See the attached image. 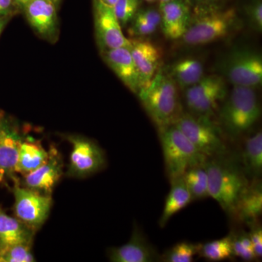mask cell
<instances>
[{
	"label": "cell",
	"mask_w": 262,
	"mask_h": 262,
	"mask_svg": "<svg viewBox=\"0 0 262 262\" xmlns=\"http://www.w3.org/2000/svg\"><path fill=\"white\" fill-rule=\"evenodd\" d=\"M137 95L160 130L173 125L180 116L177 84L168 71L160 68L149 84Z\"/></svg>",
	"instance_id": "1"
},
{
	"label": "cell",
	"mask_w": 262,
	"mask_h": 262,
	"mask_svg": "<svg viewBox=\"0 0 262 262\" xmlns=\"http://www.w3.org/2000/svg\"><path fill=\"white\" fill-rule=\"evenodd\" d=\"M206 167L209 196L224 211L234 214L239 198L248 185L244 172L234 164L219 159L206 160Z\"/></svg>",
	"instance_id": "2"
},
{
	"label": "cell",
	"mask_w": 262,
	"mask_h": 262,
	"mask_svg": "<svg viewBox=\"0 0 262 262\" xmlns=\"http://www.w3.org/2000/svg\"><path fill=\"white\" fill-rule=\"evenodd\" d=\"M160 130L165 169L170 182L182 177L188 169L208 160L174 125Z\"/></svg>",
	"instance_id": "3"
},
{
	"label": "cell",
	"mask_w": 262,
	"mask_h": 262,
	"mask_svg": "<svg viewBox=\"0 0 262 262\" xmlns=\"http://www.w3.org/2000/svg\"><path fill=\"white\" fill-rule=\"evenodd\" d=\"M221 120L229 134L237 136L251 129L259 119L261 108L251 88L234 86L221 110Z\"/></svg>",
	"instance_id": "4"
},
{
	"label": "cell",
	"mask_w": 262,
	"mask_h": 262,
	"mask_svg": "<svg viewBox=\"0 0 262 262\" xmlns=\"http://www.w3.org/2000/svg\"><path fill=\"white\" fill-rule=\"evenodd\" d=\"M234 10L213 12L196 19L181 38L188 46H203L225 37L236 24Z\"/></svg>",
	"instance_id": "5"
},
{
	"label": "cell",
	"mask_w": 262,
	"mask_h": 262,
	"mask_svg": "<svg viewBox=\"0 0 262 262\" xmlns=\"http://www.w3.org/2000/svg\"><path fill=\"white\" fill-rule=\"evenodd\" d=\"M203 117L198 118L191 115H180L173 125L207 158L222 155L225 152L226 146L220 131L207 120V117Z\"/></svg>",
	"instance_id": "6"
},
{
	"label": "cell",
	"mask_w": 262,
	"mask_h": 262,
	"mask_svg": "<svg viewBox=\"0 0 262 262\" xmlns=\"http://www.w3.org/2000/svg\"><path fill=\"white\" fill-rule=\"evenodd\" d=\"M221 70L233 86L254 89L261 84V56L251 50L232 52L222 63Z\"/></svg>",
	"instance_id": "7"
},
{
	"label": "cell",
	"mask_w": 262,
	"mask_h": 262,
	"mask_svg": "<svg viewBox=\"0 0 262 262\" xmlns=\"http://www.w3.org/2000/svg\"><path fill=\"white\" fill-rule=\"evenodd\" d=\"M65 137L72 146L67 172L68 177L84 178L99 171L106 165L104 152L94 141L80 136Z\"/></svg>",
	"instance_id": "8"
},
{
	"label": "cell",
	"mask_w": 262,
	"mask_h": 262,
	"mask_svg": "<svg viewBox=\"0 0 262 262\" xmlns=\"http://www.w3.org/2000/svg\"><path fill=\"white\" fill-rule=\"evenodd\" d=\"M13 193L15 216L34 231L37 230L50 214L53 205L51 194L20 187L17 182H15Z\"/></svg>",
	"instance_id": "9"
},
{
	"label": "cell",
	"mask_w": 262,
	"mask_h": 262,
	"mask_svg": "<svg viewBox=\"0 0 262 262\" xmlns=\"http://www.w3.org/2000/svg\"><path fill=\"white\" fill-rule=\"evenodd\" d=\"M94 24L96 38L103 51L129 47L130 42L122 32L113 7L103 0H94Z\"/></svg>",
	"instance_id": "10"
},
{
	"label": "cell",
	"mask_w": 262,
	"mask_h": 262,
	"mask_svg": "<svg viewBox=\"0 0 262 262\" xmlns=\"http://www.w3.org/2000/svg\"><path fill=\"white\" fill-rule=\"evenodd\" d=\"M23 139L13 123L0 117V185L14 179Z\"/></svg>",
	"instance_id": "11"
},
{
	"label": "cell",
	"mask_w": 262,
	"mask_h": 262,
	"mask_svg": "<svg viewBox=\"0 0 262 262\" xmlns=\"http://www.w3.org/2000/svg\"><path fill=\"white\" fill-rule=\"evenodd\" d=\"M26 17L38 35L49 42L58 36L56 5L51 0H31L24 8Z\"/></svg>",
	"instance_id": "12"
},
{
	"label": "cell",
	"mask_w": 262,
	"mask_h": 262,
	"mask_svg": "<svg viewBox=\"0 0 262 262\" xmlns=\"http://www.w3.org/2000/svg\"><path fill=\"white\" fill-rule=\"evenodd\" d=\"M129 50L141 81V89L152 80L160 68L162 53L160 48L147 39H129Z\"/></svg>",
	"instance_id": "13"
},
{
	"label": "cell",
	"mask_w": 262,
	"mask_h": 262,
	"mask_svg": "<svg viewBox=\"0 0 262 262\" xmlns=\"http://www.w3.org/2000/svg\"><path fill=\"white\" fill-rule=\"evenodd\" d=\"M47 161L36 170L24 176V187L50 194L63 174L61 155L54 147L49 150Z\"/></svg>",
	"instance_id": "14"
},
{
	"label": "cell",
	"mask_w": 262,
	"mask_h": 262,
	"mask_svg": "<svg viewBox=\"0 0 262 262\" xmlns=\"http://www.w3.org/2000/svg\"><path fill=\"white\" fill-rule=\"evenodd\" d=\"M103 58L108 67L123 84L134 94L141 89L140 75L129 47H121L103 51Z\"/></svg>",
	"instance_id": "15"
},
{
	"label": "cell",
	"mask_w": 262,
	"mask_h": 262,
	"mask_svg": "<svg viewBox=\"0 0 262 262\" xmlns=\"http://www.w3.org/2000/svg\"><path fill=\"white\" fill-rule=\"evenodd\" d=\"M160 24L165 37L170 39H181L189 25V10L179 0H172L160 5Z\"/></svg>",
	"instance_id": "16"
},
{
	"label": "cell",
	"mask_w": 262,
	"mask_h": 262,
	"mask_svg": "<svg viewBox=\"0 0 262 262\" xmlns=\"http://www.w3.org/2000/svg\"><path fill=\"white\" fill-rule=\"evenodd\" d=\"M108 256L113 262H151L156 261L158 255L154 248L135 229L127 244L111 248Z\"/></svg>",
	"instance_id": "17"
},
{
	"label": "cell",
	"mask_w": 262,
	"mask_h": 262,
	"mask_svg": "<svg viewBox=\"0 0 262 262\" xmlns=\"http://www.w3.org/2000/svg\"><path fill=\"white\" fill-rule=\"evenodd\" d=\"M34 235V229L0 208V255L15 245H32Z\"/></svg>",
	"instance_id": "18"
},
{
	"label": "cell",
	"mask_w": 262,
	"mask_h": 262,
	"mask_svg": "<svg viewBox=\"0 0 262 262\" xmlns=\"http://www.w3.org/2000/svg\"><path fill=\"white\" fill-rule=\"evenodd\" d=\"M48 157L49 151L39 141L24 139L19 149L16 173L24 176L30 173L46 163Z\"/></svg>",
	"instance_id": "19"
},
{
	"label": "cell",
	"mask_w": 262,
	"mask_h": 262,
	"mask_svg": "<svg viewBox=\"0 0 262 262\" xmlns=\"http://www.w3.org/2000/svg\"><path fill=\"white\" fill-rule=\"evenodd\" d=\"M262 213V190L259 182L247 187L239 198L235 213L239 220L249 224L256 222Z\"/></svg>",
	"instance_id": "20"
},
{
	"label": "cell",
	"mask_w": 262,
	"mask_h": 262,
	"mask_svg": "<svg viewBox=\"0 0 262 262\" xmlns=\"http://www.w3.org/2000/svg\"><path fill=\"white\" fill-rule=\"evenodd\" d=\"M192 201V196L182 177L172 182L171 189L165 200L163 213L160 218V227H165L171 217Z\"/></svg>",
	"instance_id": "21"
},
{
	"label": "cell",
	"mask_w": 262,
	"mask_h": 262,
	"mask_svg": "<svg viewBox=\"0 0 262 262\" xmlns=\"http://www.w3.org/2000/svg\"><path fill=\"white\" fill-rule=\"evenodd\" d=\"M176 84L187 89L204 77V70L201 61L196 58H187L176 62L168 71Z\"/></svg>",
	"instance_id": "22"
},
{
	"label": "cell",
	"mask_w": 262,
	"mask_h": 262,
	"mask_svg": "<svg viewBox=\"0 0 262 262\" xmlns=\"http://www.w3.org/2000/svg\"><path fill=\"white\" fill-rule=\"evenodd\" d=\"M242 162L246 173L259 177L262 171V134L258 131L245 142Z\"/></svg>",
	"instance_id": "23"
},
{
	"label": "cell",
	"mask_w": 262,
	"mask_h": 262,
	"mask_svg": "<svg viewBox=\"0 0 262 262\" xmlns=\"http://www.w3.org/2000/svg\"><path fill=\"white\" fill-rule=\"evenodd\" d=\"M182 179L190 192L192 201L209 196L206 163L188 169L183 175Z\"/></svg>",
	"instance_id": "24"
},
{
	"label": "cell",
	"mask_w": 262,
	"mask_h": 262,
	"mask_svg": "<svg viewBox=\"0 0 262 262\" xmlns=\"http://www.w3.org/2000/svg\"><path fill=\"white\" fill-rule=\"evenodd\" d=\"M199 254L208 261H219L233 257L232 236L228 235L220 239L201 245Z\"/></svg>",
	"instance_id": "25"
},
{
	"label": "cell",
	"mask_w": 262,
	"mask_h": 262,
	"mask_svg": "<svg viewBox=\"0 0 262 262\" xmlns=\"http://www.w3.org/2000/svg\"><path fill=\"white\" fill-rule=\"evenodd\" d=\"M224 84H225V81L220 76H204L201 80L186 90L185 100L188 108L192 106V105L203 96Z\"/></svg>",
	"instance_id": "26"
},
{
	"label": "cell",
	"mask_w": 262,
	"mask_h": 262,
	"mask_svg": "<svg viewBox=\"0 0 262 262\" xmlns=\"http://www.w3.org/2000/svg\"><path fill=\"white\" fill-rule=\"evenodd\" d=\"M201 244L182 242L173 246L163 255V261L166 262H192L194 256L199 254Z\"/></svg>",
	"instance_id": "27"
},
{
	"label": "cell",
	"mask_w": 262,
	"mask_h": 262,
	"mask_svg": "<svg viewBox=\"0 0 262 262\" xmlns=\"http://www.w3.org/2000/svg\"><path fill=\"white\" fill-rule=\"evenodd\" d=\"M32 245L17 244L7 249L0 255V262H34Z\"/></svg>",
	"instance_id": "28"
},
{
	"label": "cell",
	"mask_w": 262,
	"mask_h": 262,
	"mask_svg": "<svg viewBox=\"0 0 262 262\" xmlns=\"http://www.w3.org/2000/svg\"><path fill=\"white\" fill-rule=\"evenodd\" d=\"M232 250L234 256L246 261H252L257 258L249 235L244 232L232 236Z\"/></svg>",
	"instance_id": "29"
},
{
	"label": "cell",
	"mask_w": 262,
	"mask_h": 262,
	"mask_svg": "<svg viewBox=\"0 0 262 262\" xmlns=\"http://www.w3.org/2000/svg\"><path fill=\"white\" fill-rule=\"evenodd\" d=\"M139 5V0H117L113 9L121 27L126 26L134 19Z\"/></svg>",
	"instance_id": "30"
},
{
	"label": "cell",
	"mask_w": 262,
	"mask_h": 262,
	"mask_svg": "<svg viewBox=\"0 0 262 262\" xmlns=\"http://www.w3.org/2000/svg\"><path fill=\"white\" fill-rule=\"evenodd\" d=\"M248 19L253 28L258 32L262 30V4L261 0L253 2L248 6L247 10Z\"/></svg>",
	"instance_id": "31"
},
{
	"label": "cell",
	"mask_w": 262,
	"mask_h": 262,
	"mask_svg": "<svg viewBox=\"0 0 262 262\" xmlns=\"http://www.w3.org/2000/svg\"><path fill=\"white\" fill-rule=\"evenodd\" d=\"M158 27L146 22L134 20V23L130 29V34L134 37H144L149 35L157 30Z\"/></svg>",
	"instance_id": "32"
},
{
	"label": "cell",
	"mask_w": 262,
	"mask_h": 262,
	"mask_svg": "<svg viewBox=\"0 0 262 262\" xmlns=\"http://www.w3.org/2000/svg\"><path fill=\"white\" fill-rule=\"evenodd\" d=\"M134 20L139 21L146 22L159 27L161 22V15L158 10L155 9H145L137 12L134 18Z\"/></svg>",
	"instance_id": "33"
},
{
	"label": "cell",
	"mask_w": 262,
	"mask_h": 262,
	"mask_svg": "<svg viewBox=\"0 0 262 262\" xmlns=\"http://www.w3.org/2000/svg\"><path fill=\"white\" fill-rule=\"evenodd\" d=\"M253 249L257 258L262 256V229L259 226H256L251 228V232L248 233Z\"/></svg>",
	"instance_id": "34"
},
{
	"label": "cell",
	"mask_w": 262,
	"mask_h": 262,
	"mask_svg": "<svg viewBox=\"0 0 262 262\" xmlns=\"http://www.w3.org/2000/svg\"><path fill=\"white\" fill-rule=\"evenodd\" d=\"M13 0H0V17H6L12 10Z\"/></svg>",
	"instance_id": "35"
},
{
	"label": "cell",
	"mask_w": 262,
	"mask_h": 262,
	"mask_svg": "<svg viewBox=\"0 0 262 262\" xmlns=\"http://www.w3.org/2000/svg\"><path fill=\"white\" fill-rule=\"evenodd\" d=\"M13 1H14V3L17 5V6H18L19 8H22V9H24V8H25L26 5L28 4L31 0H13Z\"/></svg>",
	"instance_id": "36"
},
{
	"label": "cell",
	"mask_w": 262,
	"mask_h": 262,
	"mask_svg": "<svg viewBox=\"0 0 262 262\" xmlns=\"http://www.w3.org/2000/svg\"><path fill=\"white\" fill-rule=\"evenodd\" d=\"M6 19L5 17H0V35H1L3 31L4 30L5 25H6Z\"/></svg>",
	"instance_id": "37"
},
{
	"label": "cell",
	"mask_w": 262,
	"mask_h": 262,
	"mask_svg": "<svg viewBox=\"0 0 262 262\" xmlns=\"http://www.w3.org/2000/svg\"><path fill=\"white\" fill-rule=\"evenodd\" d=\"M104 3H106V4L111 5V6H114L115 3H117V0H103Z\"/></svg>",
	"instance_id": "38"
},
{
	"label": "cell",
	"mask_w": 262,
	"mask_h": 262,
	"mask_svg": "<svg viewBox=\"0 0 262 262\" xmlns=\"http://www.w3.org/2000/svg\"><path fill=\"white\" fill-rule=\"evenodd\" d=\"M51 2H53V3H54L55 5H57L58 4V3H59L61 0H51Z\"/></svg>",
	"instance_id": "39"
},
{
	"label": "cell",
	"mask_w": 262,
	"mask_h": 262,
	"mask_svg": "<svg viewBox=\"0 0 262 262\" xmlns=\"http://www.w3.org/2000/svg\"><path fill=\"white\" fill-rule=\"evenodd\" d=\"M161 3H168V2L172 1V0H160Z\"/></svg>",
	"instance_id": "40"
},
{
	"label": "cell",
	"mask_w": 262,
	"mask_h": 262,
	"mask_svg": "<svg viewBox=\"0 0 262 262\" xmlns=\"http://www.w3.org/2000/svg\"><path fill=\"white\" fill-rule=\"evenodd\" d=\"M146 1L149 2V3H152V2L155 1V0H146Z\"/></svg>",
	"instance_id": "41"
}]
</instances>
